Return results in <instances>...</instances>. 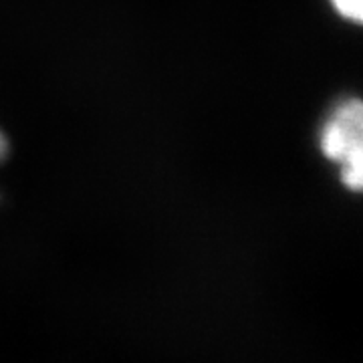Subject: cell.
Segmentation results:
<instances>
[{"label":"cell","mask_w":363,"mask_h":363,"mask_svg":"<svg viewBox=\"0 0 363 363\" xmlns=\"http://www.w3.org/2000/svg\"><path fill=\"white\" fill-rule=\"evenodd\" d=\"M9 154V142H6V138H4V133L0 131V160H4Z\"/></svg>","instance_id":"obj_3"},{"label":"cell","mask_w":363,"mask_h":363,"mask_svg":"<svg viewBox=\"0 0 363 363\" xmlns=\"http://www.w3.org/2000/svg\"><path fill=\"white\" fill-rule=\"evenodd\" d=\"M333 9L345 21L359 25L363 18V0H331Z\"/></svg>","instance_id":"obj_2"},{"label":"cell","mask_w":363,"mask_h":363,"mask_svg":"<svg viewBox=\"0 0 363 363\" xmlns=\"http://www.w3.org/2000/svg\"><path fill=\"white\" fill-rule=\"evenodd\" d=\"M321 152L335 162L345 188L359 192L363 184V107L359 99L343 101L321 131Z\"/></svg>","instance_id":"obj_1"}]
</instances>
